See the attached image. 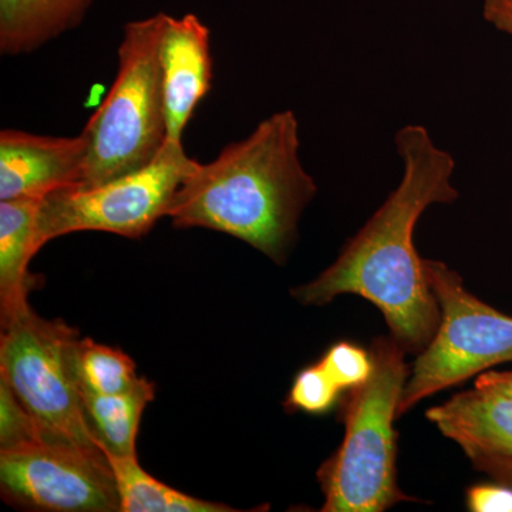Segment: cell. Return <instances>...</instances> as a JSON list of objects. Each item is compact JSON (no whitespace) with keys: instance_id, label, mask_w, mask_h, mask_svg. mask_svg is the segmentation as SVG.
I'll use <instances>...</instances> for the list:
<instances>
[{"instance_id":"2e32d148","label":"cell","mask_w":512,"mask_h":512,"mask_svg":"<svg viewBox=\"0 0 512 512\" xmlns=\"http://www.w3.org/2000/svg\"><path fill=\"white\" fill-rule=\"evenodd\" d=\"M83 389L97 394L130 392L140 383L133 359L123 350L100 345L93 339H80L77 353Z\"/></svg>"},{"instance_id":"4fadbf2b","label":"cell","mask_w":512,"mask_h":512,"mask_svg":"<svg viewBox=\"0 0 512 512\" xmlns=\"http://www.w3.org/2000/svg\"><path fill=\"white\" fill-rule=\"evenodd\" d=\"M93 0H0V50L23 55L79 26Z\"/></svg>"},{"instance_id":"9a60e30c","label":"cell","mask_w":512,"mask_h":512,"mask_svg":"<svg viewBox=\"0 0 512 512\" xmlns=\"http://www.w3.org/2000/svg\"><path fill=\"white\" fill-rule=\"evenodd\" d=\"M106 456L116 478L121 512L235 511L229 505L200 500L161 483L140 467L137 457Z\"/></svg>"},{"instance_id":"6da1fadb","label":"cell","mask_w":512,"mask_h":512,"mask_svg":"<svg viewBox=\"0 0 512 512\" xmlns=\"http://www.w3.org/2000/svg\"><path fill=\"white\" fill-rule=\"evenodd\" d=\"M403 161L396 190L350 238L338 259L309 284L293 289L302 305L320 306L357 295L377 306L406 352L426 349L440 325V308L414 245V229L434 204L458 200L456 161L436 146L429 130L407 124L394 137Z\"/></svg>"},{"instance_id":"44dd1931","label":"cell","mask_w":512,"mask_h":512,"mask_svg":"<svg viewBox=\"0 0 512 512\" xmlns=\"http://www.w3.org/2000/svg\"><path fill=\"white\" fill-rule=\"evenodd\" d=\"M473 466L498 483L512 487V457L478 456L471 458Z\"/></svg>"},{"instance_id":"8fae6325","label":"cell","mask_w":512,"mask_h":512,"mask_svg":"<svg viewBox=\"0 0 512 512\" xmlns=\"http://www.w3.org/2000/svg\"><path fill=\"white\" fill-rule=\"evenodd\" d=\"M427 419L447 439L456 441L467 457H512V397L474 386L431 407Z\"/></svg>"},{"instance_id":"603a6c76","label":"cell","mask_w":512,"mask_h":512,"mask_svg":"<svg viewBox=\"0 0 512 512\" xmlns=\"http://www.w3.org/2000/svg\"><path fill=\"white\" fill-rule=\"evenodd\" d=\"M476 386L488 387V389L498 390L512 397V372H495L487 370L477 377Z\"/></svg>"},{"instance_id":"ba28073f","label":"cell","mask_w":512,"mask_h":512,"mask_svg":"<svg viewBox=\"0 0 512 512\" xmlns=\"http://www.w3.org/2000/svg\"><path fill=\"white\" fill-rule=\"evenodd\" d=\"M0 490L16 508L49 512H119L116 478L104 451L39 441L0 451Z\"/></svg>"},{"instance_id":"8992f818","label":"cell","mask_w":512,"mask_h":512,"mask_svg":"<svg viewBox=\"0 0 512 512\" xmlns=\"http://www.w3.org/2000/svg\"><path fill=\"white\" fill-rule=\"evenodd\" d=\"M440 308V325L417 356L400 400L399 416L421 400L512 362V316L467 291L463 278L440 261L424 259Z\"/></svg>"},{"instance_id":"e0dca14e","label":"cell","mask_w":512,"mask_h":512,"mask_svg":"<svg viewBox=\"0 0 512 512\" xmlns=\"http://www.w3.org/2000/svg\"><path fill=\"white\" fill-rule=\"evenodd\" d=\"M45 440L39 424L5 380L0 379V451Z\"/></svg>"},{"instance_id":"ac0fdd59","label":"cell","mask_w":512,"mask_h":512,"mask_svg":"<svg viewBox=\"0 0 512 512\" xmlns=\"http://www.w3.org/2000/svg\"><path fill=\"white\" fill-rule=\"evenodd\" d=\"M342 392L343 390L319 362L306 367L296 376L286 404L292 410L323 414L335 406Z\"/></svg>"},{"instance_id":"5bb4252c","label":"cell","mask_w":512,"mask_h":512,"mask_svg":"<svg viewBox=\"0 0 512 512\" xmlns=\"http://www.w3.org/2000/svg\"><path fill=\"white\" fill-rule=\"evenodd\" d=\"M156 386L141 377L130 392L97 394L83 389L84 409L101 450L110 456L137 457L136 440L141 417L153 402Z\"/></svg>"},{"instance_id":"ffe728a7","label":"cell","mask_w":512,"mask_h":512,"mask_svg":"<svg viewBox=\"0 0 512 512\" xmlns=\"http://www.w3.org/2000/svg\"><path fill=\"white\" fill-rule=\"evenodd\" d=\"M468 510L473 512H512V487L507 484H478L468 488Z\"/></svg>"},{"instance_id":"30bf717a","label":"cell","mask_w":512,"mask_h":512,"mask_svg":"<svg viewBox=\"0 0 512 512\" xmlns=\"http://www.w3.org/2000/svg\"><path fill=\"white\" fill-rule=\"evenodd\" d=\"M158 60L167 140L181 141L192 113L211 89L210 29L192 13L181 18L164 13Z\"/></svg>"},{"instance_id":"9c48e42d","label":"cell","mask_w":512,"mask_h":512,"mask_svg":"<svg viewBox=\"0 0 512 512\" xmlns=\"http://www.w3.org/2000/svg\"><path fill=\"white\" fill-rule=\"evenodd\" d=\"M87 143L77 137H47L19 130L0 133V201L43 200L82 184Z\"/></svg>"},{"instance_id":"277c9868","label":"cell","mask_w":512,"mask_h":512,"mask_svg":"<svg viewBox=\"0 0 512 512\" xmlns=\"http://www.w3.org/2000/svg\"><path fill=\"white\" fill-rule=\"evenodd\" d=\"M164 13L124 28L119 70L109 96L83 130L87 143L83 187L146 167L167 143L160 45Z\"/></svg>"},{"instance_id":"7402d4cb","label":"cell","mask_w":512,"mask_h":512,"mask_svg":"<svg viewBox=\"0 0 512 512\" xmlns=\"http://www.w3.org/2000/svg\"><path fill=\"white\" fill-rule=\"evenodd\" d=\"M483 16L495 29L512 36V0H484Z\"/></svg>"},{"instance_id":"d6986e66","label":"cell","mask_w":512,"mask_h":512,"mask_svg":"<svg viewBox=\"0 0 512 512\" xmlns=\"http://www.w3.org/2000/svg\"><path fill=\"white\" fill-rule=\"evenodd\" d=\"M320 365L342 390L362 386L373 373L372 353L349 342L333 345L320 360Z\"/></svg>"},{"instance_id":"52a82bcc","label":"cell","mask_w":512,"mask_h":512,"mask_svg":"<svg viewBox=\"0 0 512 512\" xmlns=\"http://www.w3.org/2000/svg\"><path fill=\"white\" fill-rule=\"evenodd\" d=\"M198 161L181 141L167 140L146 167L99 185H76L46 195L37 215L40 248L52 239L80 231L141 238L168 217L175 194Z\"/></svg>"},{"instance_id":"7a4b0ae2","label":"cell","mask_w":512,"mask_h":512,"mask_svg":"<svg viewBox=\"0 0 512 512\" xmlns=\"http://www.w3.org/2000/svg\"><path fill=\"white\" fill-rule=\"evenodd\" d=\"M315 180L299 160L292 110L262 120L211 163H197L175 194L168 217L178 228H208L247 242L282 264Z\"/></svg>"},{"instance_id":"3957f363","label":"cell","mask_w":512,"mask_h":512,"mask_svg":"<svg viewBox=\"0 0 512 512\" xmlns=\"http://www.w3.org/2000/svg\"><path fill=\"white\" fill-rule=\"evenodd\" d=\"M373 373L350 390L343 409L345 437L318 471L323 512H383L410 501L397 485L400 400L409 379L406 349L393 336L373 342Z\"/></svg>"},{"instance_id":"5b68a950","label":"cell","mask_w":512,"mask_h":512,"mask_svg":"<svg viewBox=\"0 0 512 512\" xmlns=\"http://www.w3.org/2000/svg\"><path fill=\"white\" fill-rule=\"evenodd\" d=\"M0 379L35 417L47 441L101 453L83 402L79 333L29 303L0 320Z\"/></svg>"},{"instance_id":"7c38bea8","label":"cell","mask_w":512,"mask_h":512,"mask_svg":"<svg viewBox=\"0 0 512 512\" xmlns=\"http://www.w3.org/2000/svg\"><path fill=\"white\" fill-rule=\"evenodd\" d=\"M40 202L35 198L0 202V320L29 303V293L39 284L29 265L40 251Z\"/></svg>"}]
</instances>
